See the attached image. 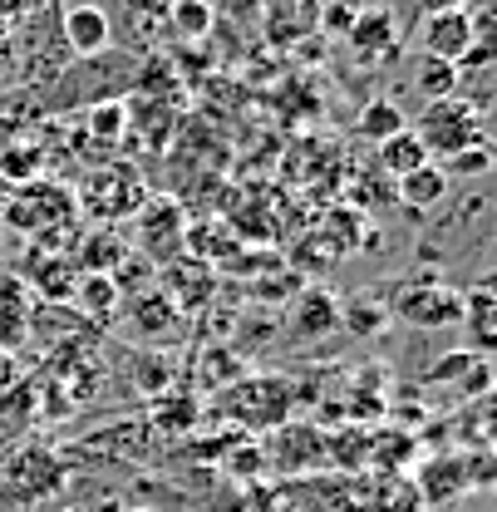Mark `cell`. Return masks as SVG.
<instances>
[{
	"label": "cell",
	"instance_id": "6da1fadb",
	"mask_svg": "<svg viewBox=\"0 0 497 512\" xmlns=\"http://www.w3.org/2000/svg\"><path fill=\"white\" fill-rule=\"evenodd\" d=\"M69 483V468L50 444H10L0 453V508L35 512L55 503Z\"/></svg>",
	"mask_w": 497,
	"mask_h": 512
},
{
	"label": "cell",
	"instance_id": "7a4b0ae2",
	"mask_svg": "<svg viewBox=\"0 0 497 512\" xmlns=\"http://www.w3.org/2000/svg\"><path fill=\"white\" fill-rule=\"evenodd\" d=\"M296 399L301 394L286 375H242L237 384L217 389V414L227 424H237L242 439L247 434H276L281 424H291Z\"/></svg>",
	"mask_w": 497,
	"mask_h": 512
},
{
	"label": "cell",
	"instance_id": "3957f363",
	"mask_svg": "<svg viewBox=\"0 0 497 512\" xmlns=\"http://www.w3.org/2000/svg\"><path fill=\"white\" fill-rule=\"evenodd\" d=\"M74 192L64 183H50V178H35L25 188H10V202H5V217L0 227L10 232H25V237H40V242H55L64 227L74 222Z\"/></svg>",
	"mask_w": 497,
	"mask_h": 512
},
{
	"label": "cell",
	"instance_id": "277c9868",
	"mask_svg": "<svg viewBox=\"0 0 497 512\" xmlns=\"http://www.w3.org/2000/svg\"><path fill=\"white\" fill-rule=\"evenodd\" d=\"M414 138L424 143V153H429V158H443V163H448L453 153L473 148V143H488L478 104H468V99H458V94H448V99H434V104H424V114H419V128H414Z\"/></svg>",
	"mask_w": 497,
	"mask_h": 512
},
{
	"label": "cell",
	"instance_id": "5b68a950",
	"mask_svg": "<svg viewBox=\"0 0 497 512\" xmlns=\"http://www.w3.org/2000/svg\"><path fill=\"white\" fill-rule=\"evenodd\" d=\"M389 311L419 330H443V325H458V316H463V291L438 281V271H414L409 281L394 286Z\"/></svg>",
	"mask_w": 497,
	"mask_h": 512
},
{
	"label": "cell",
	"instance_id": "8992f818",
	"mask_svg": "<svg viewBox=\"0 0 497 512\" xmlns=\"http://www.w3.org/2000/svg\"><path fill=\"white\" fill-rule=\"evenodd\" d=\"M138 217V247L148 252V261H178L183 252V232H187V217L183 207L173 202V197H143V207L133 212Z\"/></svg>",
	"mask_w": 497,
	"mask_h": 512
},
{
	"label": "cell",
	"instance_id": "52a82bcc",
	"mask_svg": "<svg viewBox=\"0 0 497 512\" xmlns=\"http://www.w3.org/2000/svg\"><path fill=\"white\" fill-rule=\"evenodd\" d=\"M473 45H478V25H473V15H468L463 5H453V10H429L424 25H419V50H424L429 60L463 64Z\"/></svg>",
	"mask_w": 497,
	"mask_h": 512
},
{
	"label": "cell",
	"instance_id": "ba28073f",
	"mask_svg": "<svg viewBox=\"0 0 497 512\" xmlns=\"http://www.w3.org/2000/svg\"><path fill=\"white\" fill-rule=\"evenodd\" d=\"M60 40L74 60H94V55L114 50V20H109L104 5L79 0V5L60 10Z\"/></svg>",
	"mask_w": 497,
	"mask_h": 512
},
{
	"label": "cell",
	"instance_id": "9c48e42d",
	"mask_svg": "<svg viewBox=\"0 0 497 512\" xmlns=\"http://www.w3.org/2000/svg\"><path fill=\"white\" fill-rule=\"evenodd\" d=\"M320 25V0H261V35L276 50H296L315 40Z\"/></svg>",
	"mask_w": 497,
	"mask_h": 512
},
{
	"label": "cell",
	"instance_id": "30bf717a",
	"mask_svg": "<svg viewBox=\"0 0 497 512\" xmlns=\"http://www.w3.org/2000/svg\"><path fill=\"white\" fill-rule=\"evenodd\" d=\"M143 183L128 173V168H109V173H94L89 178V188H84V207L89 212H99L104 222H119L128 212H138L143 207Z\"/></svg>",
	"mask_w": 497,
	"mask_h": 512
},
{
	"label": "cell",
	"instance_id": "8fae6325",
	"mask_svg": "<svg viewBox=\"0 0 497 512\" xmlns=\"http://www.w3.org/2000/svg\"><path fill=\"white\" fill-rule=\"evenodd\" d=\"M35 330V301H30V286L25 276L15 271H0V350H20Z\"/></svg>",
	"mask_w": 497,
	"mask_h": 512
},
{
	"label": "cell",
	"instance_id": "7c38bea8",
	"mask_svg": "<svg viewBox=\"0 0 497 512\" xmlns=\"http://www.w3.org/2000/svg\"><path fill=\"white\" fill-rule=\"evenodd\" d=\"M414 488H419V503H453V498H463L473 483H468V453H438L429 458L424 468H419V478H414Z\"/></svg>",
	"mask_w": 497,
	"mask_h": 512
},
{
	"label": "cell",
	"instance_id": "4fadbf2b",
	"mask_svg": "<svg viewBox=\"0 0 497 512\" xmlns=\"http://www.w3.org/2000/svg\"><path fill=\"white\" fill-rule=\"evenodd\" d=\"M128 316H133L138 340H148V345H158V340H178V335L187 330V316L163 296V291H143V296H133V301H128Z\"/></svg>",
	"mask_w": 497,
	"mask_h": 512
},
{
	"label": "cell",
	"instance_id": "5bb4252c",
	"mask_svg": "<svg viewBox=\"0 0 497 512\" xmlns=\"http://www.w3.org/2000/svg\"><path fill=\"white\" fill-rule=\"evenodd\" d=\"M271 458L281 473H296V468H325V434L315 424H281L276 439H271Z\"/></svg>",
	"mask_w": 497,
	"mask_h": 512
},
{
	"label": "cell",
	"instance_id": "9a60e30c",
	"mask_svg": "<svg viewBox=\"0 0 497 512\" xmlns=\"http://www.w3.org/2000/svg\"><path fill=\"white\" fill-rule=\"evenodd\" d=\"M458 325L468 330V345L463 350H473V355H493L497 350V301H493V281H478L473 291H463V316Z\"/></svg>",
	"mask_w": 497,
	"mask_h": 512
},
{
	"label": "cell",
	"instance_id": "2e32d148",
	"mask_svg": "<svg viewBox=\"0 0 497 512\" xmlns=\"http://www.w3.org/2000/svg\"><path fill=\"white\" fill-rule=\"evenodd\" d=\"M345 45L355 50V60H365V64H374L379 55H389V50H394V10H384V5H360V15H355Z\"/></svg>",
	"mask_w": 497,
	"mask_h": 512
},
{
	"label": "cell",
	"instance_id": "e0dca14e",
	"mask_svg": "<svg viewBox=\"0 0 497 512\" xmlns=\"http://www.w3.org/2000/svg\"><path fill=\"white\" fill-rule=\"evenodd\" d=\"M242 375H247L242 355H237V350H222V345L202 350V355H197V365H192V380H197V389H202V394H217V389L237 384Z\"/></svg>",
	"mask_w": 497,
	"mask_h": 512
},
{
	"label": "cell",
	"instance_id": "ac0fdd59",
	"mask_svg": "<svg viewBox=\"0 0 497 512\" xmlns=\"http://www.w3.org/2000/svg\"><path fill=\"white\" fill-rule=\"evenodd\" d=\"M40 173H45V148L40 143H20V138L0 143V183L5 188H25Z\"/></svg>",
	"mask_w": 497,
	"mask_h": 512
},
{
	"label": "cell",
	"instance_id": "d6986e66",
	"mask_svg": "<svg viewBox=\"0 0 497 512\" xmlns=\"http://www.w3.org/2000/svg\"><path fill=\"white\" fill-rule=\"evenodd\" d=\"M394 188H399V202L414 207V212H419V207H438V202L448 197V173H443L438 163H424V168L404 173Z\"/></svg>",
	"mask_w": 497,
	"mask_h": 512
},
{
	"label": "cell",
	"instance_id": "ffe728a7",
	"mask_svg": "<svg viewBox=\"0 0 497 512\" xmlns=\"http://www.w3.org/2000/svg\"><path fill=\"white\" fill-rule=\"evenodd\" d=\"M424 163H434V158L424 153V143L414 138V128H404V133H394V138L379 143V173H389L394 183H399L404 173L424 168Z\"/></svg>",
	"mask_w": 497,
	"mask_h": 512
},
{
	"label": "cell",
	"instance_id": "44dd1931",
	"mask_svg": "<svg viewBox=\"0 0 497 512\" xmlns=\"http://www.w3.org/2000/svg\"><path fill=\"white\" fill-rule=\"evenodd\" d=\"M124 256H128L124 237H114V232H89V237L79 242V261H74V271H84V276H109Z\"/></svg>",
	"mask_w": 497,
	"mask_h": 512
},
{
	"label": "cell",
	"instance_id": "7402d4cb",
	"mask_svg": "<svg viewBox=\"0 0 497 512\" xmlns=\"http://www.w3.org/2000/svg\"><path fill=\"white\" fill-rule=\"evenodd\" d=\"M409 119H404V109L394 104V99H370L365 109H360V119H355V133L360 138H370L374 148L384 143V138H394V133H404Z\"/></svg>",
	"mask_w": 497,
	"mask_h": 512
},
{
	"label": "cell",
	"instance_id": "603a6c76",
	"mask_svg": "<svg viewBox=\"0 0 497 512\" xmlns=\"http://www.w3.org/2000/svg\"><path fill=\"white\" fill-rule=\"evenodd\" d=\"M30 414H35V389H30L25 380L0 394V448H10L20 434H25Z\"/></svg>",
	"mask_w": 497,
	"mask_h": 512
},
{
	"label": "cell",
	"instance_id": "cb8c5ba5",
	"mask_svg": "<svg viewBox=\"0 0 497 512\" xmlns=\"http://www.w3.org/2000/svg\"><path fill=\"white\" fill-rule=\"evenodd\" d=\"M296 330H301V340H315V335H325V330H340V301H335L330 291L301 296V306H296Z\"/></svg>",
	"mask_w": 497,
	"mask_h": 512
},
{
	"label": "cell",
	"instance_id": "d4e9b609",
	"mask_svg": "<svg viewBox=\"0 0 497 512\" xmlns=\"http://www.w3.org/2000/svg\"><path fill=\"white\" fill-rule=\"evenodd\" d=\"M458 64H443V60H424L414 64V89L424 94V104H434V99H448V94H458Z\"/></svg>",
	"mask_w": 497,
	"mask_h": 512
},
{
	"label": "cell",
	"instance_id": "484cf974",
	"mask_svg": "<svg viewBox=\"0 0 497 512\" xmlns=\"http://www.w3.org/2000/svg\"><path fill=\"white\" fill-rule=\"evenodd\" d=\"M168 20H173V30H178L183 40H207V35L217 30V10H212V0H173Z\"/></svg>",
	"mask_w": 497,
	"mask_h": 512
},
{
	"label": "cell",
	"instance_id": "4316f807",
	"mask_svg": "<svg viewBox=\"0 0 497 512\" xmlns=\"http://www.w3.org/2000/svg\"><path fill=\"white\" fill-rule=\"evenodd\" d=\"M74 301L89 311V320H109L114 311H119V306H124L109 276H84V281L74 286Z\"/></svg>",
	"mask_w": 497,
	"mask_h": 512
},
{
	"label": "cell",
	"instance_id": "83f0119b",
	"mask_svg": "<svg viewBox=\"0 0 497 512\" xmlns=\"http://www.w3.org/2000/svg\"><path fill=\"white\" fill-rule=\"evenodd\" d=\"M153 424H158L163 434H178V429L187 434V429L197 424V399H192V394H158Z\"/></svg>",
	"mask_w": 497,
	"mask_h": 512
},
{
	"label": "cell",
	"instance_id": "f1b7e54d",
	"mask_svg": "<svg viewBox=\"0 0 497 512\" xmlns=\"http://www.w3.org/2000/svg\"><path fill=\"white\" fill-rule=\"evenodd\" d=\"M109 281H114V291H119V301H133V296H143L148 286H153V261H138V256L128 252L114 271H109Z\"/></svg>",
	"mask_w": 497,
	"mask_h": 512
},
{
	"label": "cell",
	"instance_id": "f546056e",
	"mask_svg": "<svg viewBox=\"0 0 497 512\" xmlns=\"http://www.w3.org/2000/svg\"><path fill=\"white\" fill-rule=\"evenodd\" d=\"M133 375L143 384V394H168V384H173V360L163 355V350H143L138 360H133Z\"/></svg>",
	"mask_w": 497,
	"mask_h": 512
},
{
	"label": "cell",
	"instance_id": "4dcf8cb0",
	"mask_svg": "<svg viewBox=\"0 0 497 512\" xmlns=\"http://www.w3.org/2000/svg\"><path fill=\"white\" fill-rule=\"evenodd\" d=\"M89 133L94 138H104V143H119L124 138V128H128V109L119 104V99H104V104H89Z\"/></svg>",
	"mask_w": 497,
	"mask_h": 512
},
{
	"label": "cell",
	"instance_id": "1f68e13d",
	"mask_svg": "<svg viewBox=\"0 0 497 512\" xmlns=\"http://www.w3.org/2000/svg\"><path fill=\"white\" fill-rule=\"evenodd\" d=\"M340 325H345L355 340H365L374 330H384V306H379L374 296H360V301H350V306L340 311Z\"/></svg>",
	"mask_w": 497,
	"mask_h": 512
},
{
	"label": "cell",
	"instance_id": "d6a6232c",
	"mask_svg": "<svg viewBox=\"0 0 497 512\" xmlns=\"http://www.w3.org/2000/svg\"><path fill=\"white\" fill-rule=\"evenodd\" d=\"M355 15H360V0H320V25H315V35L345 40L350 25H355Z\"/></svg>",
	"mask_w": 497,
	"mask_h": 512
},
{
	"label": "cell",
	"instance_id": "836d02e7",
	"mask_svg": "<svg viewBox=\"0 0 497 512\" xmlns=\"http://www.w3.org/2000/svg\"><path fill=\"white\" fill-rule=\"evenodd\" d=\"M448 178H483L488 168H493V148L488 143H473V148H463V153H453L448 163H438Z\"/></svg>",
	"mask_w": 497,
	"mask_h": 512
},
{
	"label": "cell",
	"instance_id": "e575fe53",
	"mask_svg": "<svg viewBox=\"0 0 497 512\" xmlns=\"http://www.w3.org/2000/svg\"><path fill=\"white\" fill-rule=\"evenodd\" d=\"M473 360H483V355H473V350H448L443 360H434L429 370H424V380L429 384H448V380H463L468 370H473Z\"/></svg>",
	"mask_w": 497,
	"mask_h": 512
},
{
	"label": "cell",
	"instance_id": "d590c367",
	"mask_svg": "<svg viewBox=\"0 0 497 512\" xmlns=\"http://www.w3.org/2000/svg\"><path fill=\"white\" fill-rule=\"evenodd\" d=\"M124 10H128V20H138L143 30H158L168 20L173 0H124Z\"/></svg>",
	"mask_w": 497,
	"mask_h": 512
},
{
	"label": "cell",
	"instance_id": "8d00e7d4",
	"mask_svg": "<svg viewBox=\"0 0 497 512\" xmlns=\"http://www.w3.org/2000/svg\"><path fill=\"white\" fill-rule=\"evenodd\" d=\"M488 389H493V365L488 360H473V370L458 380V394L463 399H488Z\"/></svg>",
	"mask_w": 497,
	"mask_h": 512
},
{
	"label": "cell",
	"instance_id": "74e56055",
	"mask_svg": "<svg viewBox=\"0 0 497 512\" xmlns=\"http://www.w3.org/2000/svg\"><path fill=\"white\" fill-rule=\"evenodd\" d=\"M15 50H20V45H15V30H10V25L0 20V84H10V79L20 74V60H15Z\"/></svg>",
	"mask_w": 497,
	"mask_h": 512
},
{
	"label": "cell",
	"instance_id": "f35d334b",
	"mask_svg": "<svg viewBox=\"0 0 497 512\" xmlns=\"http://www.w3.org/2000/svg\"><path fill=\"white\" fill-rule=\"evenodd\" d=\"M45 5H55V0H0V20L15 30L20 20H30V15H40Z\"/></svg>",
	"mask_w": 497,
	"mask_h": 512
},
{
	"label": "cell",
	"instance_id": "ab89813d",
	"mask_svg": "<svg viewBox=\"0 0 497 512\" xmlns=\"http://www.w3.org/2000/svg\"><path fill=\"white\" fill-rule=\"evenodd\" d=\"M20 380H25V375H20V360H15L10 350H0V394H5V389H15Z\"/></svg>",
	"mask_w": 497,
	"mask_h": 512
},
{
	"label": "cell",
	"instance_id": "60d3db41",
	"mask_svg": "<svg viewBox=\"0 0 497 512\" xmlns=\"http://www.w3.org/2000/svg\"><path fill=\"white\" fill-rule=\"evenodd\" d=\"M419 5H424V10H453L458 0H419Z\"/></svg>",
	"mask_w": 497,
	"mask_h": 512
},
{
	"label": "cell",
	"instance_id": "b9f144b4",
	"mask_svg": "<svg viewBox=\"0 0 497 512\" xmlns=\"http://www.w3.org/2000/svg\"><path fill=\"white\" fill-rule=\"evenodd\" d=\"M5 202H10V188L0 183V217H5Z\"/></svg>",
	"mask_w": 497,
	"mask_h": 512
},
{
	"label": "cell",
	"instance_id": "7bdbcfd3",
	"mask_svg": "<svg viewBox=\"0 0 497 512\" xmlns=\"http://www.w3.org/2000/svg\"><path fill=\"white\" fill-rule=\"evenodd\" d=\"M60 512H84V508H60Z\"/></svg>",
	"mask_w": 497,
	"mask_h": 512
}]
</instances>
